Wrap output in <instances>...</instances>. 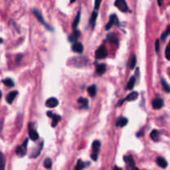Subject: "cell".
Masks as SVG:
<instances>
[{
    "label": "cell",
    "mask_w": 170,
    "mask_h": 170,
    "mask_svg": "<svg viewBox=\"0 0 170 170\" xmlns=\"http://www.w3.org/2000/svg\"><path fill=\"white\" fill-rule=\"evenodd\" d=\"M43 165H44V167H45L46 169H51V165H52V162H51V159H49V158L46 159L44 160Z\"/></svg>",
    "instance_id": "83f0119b"
},
{
    "label": "cell",
    "mask_w": 170,
    "mask_h": 170,
    "mask_svg": "<svg viewBox=\"0 0 170 170\" xmlns=\"http://www.w3.org/2000/svg\"><path fill=\"white\" fill-rule=\"evenodd\" d=\"M72 50L77 53H81L83 51V45L81 42H75L72 46Z\"/></svg>",
    "instance_id": "30bf717a"
},
{
    "label": "cell",
    "mask_w": 170,
    "mask_h": 170,
    "mask_svg": "<svg viewBox=\"0 0 170 170\" xmlns=\"http://www.w3.org/2000/svg\"><path fill=\"white\" fill-rule=\"evenodd\" d=\"M161 84H162V87L164 89V91L168 93H170V86H169V84L166 82L164 79L161 80Z\"/></svg>",
    "instance_id": "cb8c5ba5"
},
{
    "label": "cell",
    "mask_w": 170,
    "mask_h": 170,
    "mask_svg": "<svg viewBox=\"0 0 170 170\" xmlns=\"http://www.w3.org/2000/svg\"><path fill=\"white\" fill-rule=\"evenodd\" d=\"M29 137H30V139H32L33 141H35V140L38 139L39 135H38V134H37V132L35 129L29 128Z\"/></svg>",
    "instance_id": "4fadbf2b"
},
{
    "label": "cell",
    "mask_w": 170,
    "mask_h": 170,
    "mask_svg": "<svg viewBox=\"0 0 170 170\" xmlns=\"http://www.w3.org/2000/svg\"><path fill=\"white\" fill-rule=\"evenodd\" d=\"M97 16H98V14H97L96 11H94L91 14V19H90V24L92 28H94L95 26V23H96V21Z\"/></svg>",
    "instance_id": "ac0fdd59"
},
{
    "label": "cell",
    "mask_w": 170,
    "mask_h": 170,
    "mask_svg": "<svg viewBox=\"0 0 170 170\" xmlns=\"http://www.w3.org/2000/svg\"><path fill=\"white\" fill-rule=\"evenodd\" d=\"M115 23H118V19H117V17H116L115 14H112V15H110L109 23L106 24V30H110L111 27H112L113 25H115Z\"/></svg>",
    "instance_id": "5b68a950"
},
{
    "label": "cell",
    "mask_w": 170,
    "mask_h": 170,
    "mask_svg": "<svg viewBox=\"0 0 170 170\" xmlns=\"http://www.w3.org/2000/svg\"><path fill=\"white\" fill-rule=\"evenodd\" d=\"M96 58L97 60H101V59H104L107 56V50H106V46H100L96 51Z\"/></svg>",
    "instance_id": "3957f363"
},
{
    "label": "cell",
    "mask_w": 170,
    "mask_h": 170,
    "mask_svg": "<svg viewBox=\"0 0 170 170\" xmlns=\"http://www.w3.org/2000/svg\"><path fill=\"white\" fill-rule=\"evenodd\" d=\"M18 94H19V92L17 91H14L9 92V93L7 95V96H6V101H7V102H8L9 104H12V103L14 102V99L18 96Z\"/></svg>",
    "instance_id": "8992f818"
},
{
    "label": "cell",
    "mask_w": 170,
    "mask_h": 170,
    "mask_svg": "<svg viewBox=\"0 0 170 170\" xmlns=\"http://www.w3.org/2000/svg\"><path fill=\"white\" fill-rule=\"evenodd\" d=\"M152 106L154 110H159L164 106V101L161 98H155L152 101Z\"/></svg>",
    "instance_id": "277c9868"
},
{
    "label": "cell",
    "mask_w": 170,
    "mask_h": 170,
    "mask_svg": "<svg viewBox=\"0 0 170 170\" xmlns=\"http://www.w3.org/2000/svg\"><path fill=\"white\" fill-rule=\"evenodd\" d=\"M75 1H76V0H71V3H74Z\"/></svg>",
    "instance_id": "f35d334b"
},
{
    "label": "cell",
    "mask_w": 170,
    "mask_h": 170,
    "mask_svg": "<svg viewBox=\"0 0 170 170\" xmlns=\"http://www.w3.org/2000/svg\"><path fill=\"white\" fill-rule=\"evenodd\" d=\"M84 168H85V164H84L81 160H78L74 170H83Z\"/></svg>",
    "instance_id": "f1b7e54d"
},
{
    "label": "cell",
    "mask_w": 170,
    "mask_h": 170,
    "mask_svg": "<svg viewBox=\"0 0 170 170\" xmlns=\"http://www.w3.org/2000/svg\"><path fill=\"white\" fill-rule=\"evenodd\" d=\"M80 18H81V10L78 12V14L76 15V19L74 20L73 24H72V26H73L74 28H76V27L78 26L79 23H80Z\"/></svg>",
    "instance_id": "4316f807"
},
{
    "label": "cell",
    "mask_w": 170,
    "mask_h": 170,
    "mask_svg": "<svg viewBox=\"0 0 170 170\" xmlns=\"http://www.w3.org/2000/svg\"><path fill=\"white\" fill-rule=\"evenodd\" d=\"M136 81V78L134 76H131L129 81L127 83V86H126V90H132L134 86V84Z\"/></svg>",
    "instance_id": "e0dca14e"
},
{
    "label": "cell",
    "mask_w": 170,
    "mask_h": 170,
    "mask_svg": "<svg viewBox=\"0 0 170 170\" xmlns=\"http://www.w3.org/2000/svg\"><path fill=\"white\" fill-rule=\"evenodd\" d=\"M32 14H33L34 15H35V16H36V18H37V20H38V21H39L40 23H42V24H44V25H45L46 27H47V28H48L47 24H46V23L44 22V19H43V17H42V15H41V14L40 13V12H39V11H38V10L36 9H33V10H32Z\"/></svg>",
    "instance_id": "ba28073f"
},
{
    "label": "cell",
    "mask_w": 170,
    "mask_h": 170,
    "mask_svg": "<svg viewBox=\"0 0 170 170\" xmlns=\"http://www.w3.org/2000/svg\"><path fill=\"white\" fill-rule=\"evenodd\" d=\"M92 149H93V153L94 154H97L99 153V150L101 149V142L99 140H96L92 144Z\"/></svg>",
    "instance_id": "5bb4252c"
},
{
    "label": "cell",
    "mask_w": 170,
    "mask_h": 170,
    "mask_svg": "<svg viewBox=\"0 0 170 170\" xmlns=\"http://www.w3.org/2000/svg\"><path fill=\"white\" fill-rule=\"evenodd\" d=\"M130 68L131 69H133L134 67L135 66V65H136V56L134 55L132 57H131V60H130Z\"/></svg>",
    "instance_id": "4dcf8cb0"
},
{
    "label": "cell",
    "mask_w": 170,
    "mask_h": 170,
    "mask_svg": "<svg viewBox=\"0 0 170 170\" xmlns=\"http://www.w3.org/2000/svg\"><path fill=\"white\" fill-rule=\"evenodd\" d=\"M106 66L105 64H98L96 66V72L99 75H103L106 72Z\"/></svg>",
    "instance_id": "2e32d148"
},
{
    "label": "cell",
    "mask_w": 170,
    "mask_h": 170,
    "mask_svg": "<svg viewBox=\"0 0 170 170\" xmlns=\"http://www.w3.org/2000/svg\"><path fill=\"white\" fill-rule=\"evenodd\" d=\"M128 123V120L126 118H120L116 121V126L120 127H124Z\"/></svg>",
    "instance_id": "ffe728a7"
},
{
    "label": "cell",
    "mask_w": 170,
    "mask_h": 170,
    "mask_svg": "<svg viewBox=\"0 0 170 170\" xmlns=\"http://www.w3.org/2000/svg\"><path fill=\"white\" fill-rule=\"evenodd\" d=\"M77 102L78 104L81 106V108H86L88 106V100L86 98H83V97H81L77 100Z\"/></svg>",
    "instance_id": "9a60e30c"
},
{
    "label": "cell",
    "mask_w": 170,
    "mask_h": 170,
    "mask_svg": "<svg viewBox=\"0 0 170 170\" xmlns=\"http://www.w3.org/2000/svg\"><path fill=\"white\" fill-rule=\"evenodd\" d=\"M28 139H27L22 145H20V146H19V147L17 148V149H16V154H17L18 156L19 157L25 156V154H27V146H28Z\"/></svg>",
    "instance_id": "6da1fadb"
},
{
    "label": "cell",
    "mask_w": 170,
    "mask_h": 170,
    "mask_svg": "<svg viewBox=\"0 0 170 170\" xmlns=\"http://www.w3.org/2000/svg\"><path fill=\"white\" fill-rule=\"evenodd\" d=\"M139 96V93L136 91H133L131 92L129 95H128L125 99H124V101H135Z\"/></svg>",
    "instance_id": "7c38bea8"
},
{
    "label": "cell",
    "mask_w": 170,
    "mask_h": 170,
    "mask_svg": "<svg viewBox=\"0 0 170 170\" xmlns=\"http://www.w3.org/2000/svg\"><path fill=\"white\" fill-rule=\"evenodd\" d=\"M3 82L4 83L5 86H9V87H11V86H14V81L10 78L5 79V80H4V81H3Z\"/></svg>",
    "instance_id": "f546056e"
},
{
    "label": "cell",
    "mask_w": 170,
    "mask_h": 170,
    "mask_svg": "<svg viewBox=\"0 0 170 170\" xmlns=\"http://www.w3.org/2000/svg\"><path fill=\"white\" fill-rule=\"evenodd\" d=\"M115 7L121 12L126 13L129 11V8H128V5L126 4L125 0H115Z\"/></svg>",
    "instance_id": "7a4b0ae2"
},
{
    "label": "cell",
    "mask_w": 170,
    "mask_h": 170,
    "mask_svg": "<svg viewBox=\"0 0 170 170\" xmlns=\"http://www.w3.org/2000/svg\"><path fill=\"white\" fill-rule=\"evenodd\" d=\"M97 157H98V154H94V153H93L91 154V159L94 161L97 160Z\"/></svg>",
    "instance_id": "e575fe53"
},
{
    "label": "cell",
    "mask_w": 170,
    "mask_h": 170,
    "mask_svg": "<svg viewBox=\"0 0 170 170\" xmlns=\"http://www.w3.org/2000/svg\"><path fill=\"white\" fill-rule=\"evenodd\" d=\"M51 119H52L51 126H52V127H56V124H58V122L61 120V116L60 115H54V116H53Z\"/></svg>",
    "instance_id": "603a6c76"
},
{
    "label": "cell",
    "mask_w": 170,
    "mask_h": 170,
    "mask_svg": "<svg viewBox=\"0 0 170 170\" xmlns=\"http://www.w3.org/2000/svg\"><path fill=\"white\" fill-rule=\"evenodd\" d=\"M101 0H95V9H99L100 6H101Z\"/></svg>",
    "instance_id": "d6a6232c"
},
{
    "label": "cell",
    "mask_w": 170,
    "mask_h": 170,
    "mask_svg": "<svg viewBox=\"0 0 170 170\" xmlns=\"http://www.w3.org/2000/svg\"><path fill=\"white\" fill-rule=\"evenodd\" d=\"M47 115H48L49 117H51V118H52V117L54 116V114H53V113H51V111H48V112H47Z\"/></svg>",
    "instance_id": "d590c367"
},
{
    "label": "cell",
    "mask_w": 170,
    "mask_h": 170,
    "mask_svg": "<svg viewBox=\"0 0 170 170\" xmlns=\"http://www.w3.org/2000/svg\"><path fill=\"white\" fill-rule=\"evenodd\" d=\"M156 163L158 165L161 167V168H163V169H164V168H166V167L168 166L167 161H166L164 158H162V157H158V158H157Z\"/></svg>",
    "instance_id": "8fae6325"
},
{
    "label": "cell",
    "mask_w": 170,
    "mask_h": 170,
    "mask_svg": "<svg viewBox=\"0 0 170 170\" xmlns=\"http://www.w3.org/2000/svg\"><path fill=\"white\" fill-rule=\"evenodd\" d=\"M58 105V101L54 98V97H51L49 98L47 101H46V106L49 108H54V107H56Z\"/></svg>",
    "instance_id": "52a82bcc"
},
{
    "label": "cell",
    "mask_w": 170,
    "mask_h": 170,
    "mask_svg": "<svg viewBox=\"0 0 170 170\" xmlns=\"http://www.w3.org/2000/svg\"><path fill=\"white\" fill-rule=\"evenodd\" d=\"M165 56L168 60L170 61V41H169V45H168V46L166 47Z\"/></svg>",
    "instance_id": "1f68e13d"
},
{
    "label": "cell",
    "mask_w": 170,
    "mask_h": 170,
    "mask_svg": "<svg viewBox=\"0 0 170 170\" xmlns=\"http://www.w3.org/2000/svg\"><path fill=\"white\" fill-rule=\"evenodd\" d=\"M87 91L89 95H90V96L94 97L96 96V86L95 85H92V86L88 87Z\"/></svg>",
    "instance_id": "7402d4cb"
},
{
    "label": "cell",
    "mask_w": 170,
    "mask_h": 170,
    "mask_svg": "<svg viewBox=\"0 0 170 170\" xmlns=\"http://www.w3.org/2000/svg\"><path fill=\"white\" fill-rule=\"evenodd\" d=\"M113 170H121V169H120V168H118V167H116V166H115Z\"/></svg>",
    "instance_id": "74e56055"
},
{
    "label": "cell",
    "mask_w": 170,
    "mask_h": 170,
    "mask_svg": "<svg viewBox=\"0 0 170 170\" xmlns=\"http://www.w3.org/2000/svg\"><path fill=\"white\" fill-rule=\"evenodd\" d=\"M80 35H81V33H80L79 31H75V32H73V34H72V35H71V36L69 37V40L71 41H76V40L78 38Z\"/></svg>",
    "instance_id": "484cf974"
},
{
    "label": "cell",
    "mask_w": 170,
    "mask_h": 170,
    "mask_svg": "<svg viewBox=\"0 0 170 170\" xmlns=\"http://www.w3.org/2000/svg\"><path fill=\"white\" fill-rule=\"evenodd\" d=\"M160 49V46H159V40H156L155 41V51L156 52H159Z\"/></svg>",
    "instance_id": "836d02e7"
},
{
    "label": "cell",
    "mask_w": 170,
    "mask_h": 170,
    "mask_svg": "<svg viewBox=\"0 0 170 170\" xmlns=\"http://www.w3.org/2000/svg\"><path fill=\"white\" fill-rule=\"evenodd\" d=\"M169 35H170V25L168 26V28H166V30L164 31V32L161 35V40H162V41H164L166 37H168Z\"/></svg>",
    "instance_id": "d4e9b609"
},
{
    "label": "cell",
    "mask_w": 170,
    "mask_h": 170,
    "mask_svg": "<svg viewBox=\"0 0 170 170\" xmlns=\"http://www.w3.org/2000/svg\"><path fill=\"white\" fill-rule=\"evenodd\" d=\"M124 160L129 167H133V166H134V160L133 157L132 156H124Z\"/></svg>",
    "instance_id": "44dd1931"
},
{
    "label": "cell",
    "mask_w": 170,
    "mask_h": 170,
    "mask_svg": "<svg viewBox=\"0 0 170 170\" xmlns=\"http://www.w3.org/2000/svg\"><path fill=\"white\" fill-rule=\"evenodd\" d=\"M150 138L154 140V141H158L159 139V132L156 130V129H154L152 130V132L150 133Z\"/></svg>",
    "instance_id": "d6986e66"
},
{
    "label": "cell",
    "mask_w": 170,
    "mask_h": 170,
    "mask_svg": "<svg viewBox=\"0 0 170 170\" xmlns=\"http://www.w3.org/2000/svg\"><path fill=\"white\" fill-rule=\"evenodd\" d=\"M163 1H164V0H157L158 4L159 5V6H162V4H163Z\"/></svg>",
    "instance_id": "8d00e7d4"
},
{
    "label": "cell",
    "mask_w": 170,
    "mask_h": 170,
    "mask_svg": "<svg viewBox=\"0 0 170 170\" xmlns=\"http://www.w3.org/2000/svg\"><path fill=\"white\" fill-rule=\"evenodd\" d=\"M133 170H138L136 168H133Z\"/></svg>",
    "instance_id": "ab89813d"
},
{
    "label": "cell",
    "mask_w": 170,
    "mask_h": 170,
    "mask_svg": "<svg viewBox=\"0 0 170 170\" xmlns=\"http://www.w3.org/2000/svg\"><path fill=\"white\" fill-rule=\"evenodd\" d=\"M42 146H43V142H41V144H38L37 147L35 148L34 149H33V151H32V154H31V158H37L39 154H40V153H41V149H42Z\"/></svg>",
    "instance_id": "9c48e42d"
}]
</instances>
